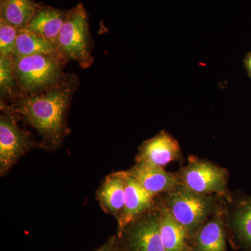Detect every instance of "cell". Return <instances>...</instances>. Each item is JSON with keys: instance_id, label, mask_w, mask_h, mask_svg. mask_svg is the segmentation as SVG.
Wrapping results in <instances>:
<instances>
[{"instance_id": "1", "label": "cell", "mask_w": 251, "mask_h": 251, "mask_svg": "<svg viewBox=\"0 0 251 251\" xmlns=\"http://www.w3.org/2000/svg\"><path fill=\"white\" fill-rule=\"evenodd\" d=\"M78 84L76 76L69 74L60 85L51 90L21 94L11 106L16 116L37 130L46 145L57 148L69 134L68 110Z\"/></svg>"}, {"instance_id": "2", "label": "cell", "mask_w": 251, "mask_h": 251, "mask_svg": "<svg viewBox=\"0 0 251 251\" xmlns=\"http://www.w3.org/2000/svg\"><path fill=\"white\" fill-rule=\"evenodd\" d=\"M15 77L21 93H41L57 87L66 80V62L59 54H36L13 56Z\"/></svg>"}, {"instance_id": "3", "label": "cell", "mask_w": 251, "mask_h": 251, "mask_svg": "<svg viewBox=\"0 0 251 251\" xmlns=\"http://www.w3.org/2000/svg\"><path fill=\"white\" fill-rule=\"evenodd\" d=\"M160 196L171 215L186 229L189 239L226 201V198L199 194L181 185Z\"/></svg>"}, {"instance_id": "4", "label": "cell", "mask_w": 251, "mask_h": 251, "mask_svg": "<svg viewBox=\"0 0 251 251\" xmlns=\"http://www.w3.org/2000/svg\"><path fill=\"white\" fill-rule=\"evenodd\" d=\"M59 53L67 61H75L84 69L92 65V39L88 14L83 5L77 4L69 11L67 21L56 41Z\"/></svg>"}, {"instance_id": "5", "label": "cell", "mask_w": 251, "mask_h": 251, "mask_svg": "<svg viewBox=\"0 0 251 251\" xmlns=\"http://www.w3.org/2000/svg\"><path fill=\"white\" fill-rule=\"evenodd\" d=\"M180 185L199 194L227 198L229 173L226 168L204 158L190 156L187 164L176 172Z\"/></svg>"}, {"instance_id": "6", "label": "cell", "mask_w": 251, "mask_h": 251, "mask_svg": "<svg viewBox=\"0 0 251 251\" xmlns=\"http://www.w3.org/2000/svg\"><path fill=\"white\" fill-rule=\"evenodd\" d=\"M0 108V174L2 176L32 148L34 143L30 134L18 126L12 107L1 100Z\"/></svg>"}, {"instance_id": "7", "label": "cell", "mask_w": 251, "mask_h": 251, "mask_svg": "<svg viewBox=\"0 0 251 251\" xmlns=\"http://www.w3.org/2000/svg\"><path fill=\"white\" fill-rule=\"evenodd\" d=\"M117 238L124 251H165L160 230L158 201L154 208L128 225Z\"/></svg>"}, {"instance_id": "8", "label": "cell", "mask_w": 251, "mask_h": 251, "mask_svg": "<svg viewBox=\"0 0 251 251\" xmlns=\"http://www.w3.org/2000/svg\"><path fill=\"white\" fill-rule=\"evenodd\" d=\"M135 162L165 168L173 162L184 161L179 143L166 130L144 141L139 147Z\"/></svg>"}, {"instance_id": "9", "label": "cell", "mask_w": 251, "mask_h": 251, "mask_svg": "<svg viewBox=\"0 0 251 251\" xmlns=\"http://www.w3.org/2000/svg\"><path fill=\"white\" fill-rule=\"evenodd\" d=\"M126 175L125 205L121 214L117 218V237L121 235L128 225L154 208L158 198L148 192L126 171Z\"/></svg>"}, {"instance_id": "10", "label": "cell", "mask_w": 251, "mask_h": 251, "mask_svg": "<svg viewBox=\"0 0 251 251\" xmlns=\"http://www.w3.org/2000/svg\"><path fill=\"white\" fill-rule=\"evenodd\" d=\"M226 201L190 239V251H227Z\"/></svg>"}, {"instance_id": "11", "label": "cell", "mask_w": 251, "mask_h": 251, "mask_svg": "<svg viewBox=\"0 0 251 251\" xmlns=\"http://www.w3.org/2000/svg\"><path fill=\"white\" fill-rule=\"evenodd\" d=\"M226 226L239 246L251 248V199L226 198Z\"/></svg>"}, {"instance_id": "12", "label": "cell", "mask_w": 251, "mask_h": 251, "mask_svg": "<svg viewBox=\"0 0 251 251\" xmlns=\"http://www.w3.org/2000/svg\"><path fill=\"white\" fill-rule=\"evenodd\" d=\"M126 172L154 197L170 192L180 185L176 173H170L165 168L147 163L135 162Z\"/></svg>"}, {"instance_id": "13", "label": "cell", "mask_w": 251, "mask_h": 251, "mask_svg": "<svg viewBox=\"0 0 251 251\" xmlns=\"http://www.w3.org/2000/svg\"><path fill=\"white\" fill-rule=\"evenodd\" d=\"M69 11L41 4L26 29L56 43L59 32L67 21Z\"/></svg>"}, {"instance_id": "14", "label": "cell", "mask_w": 251, "mask_h": 251, "mask_svg": "<svg viewBox=\"0 0 251 251\" xmlns=\"http://www.w3.org/2000/svg\"><path fill=\"white\" fill-rule=\"evenodd\" d=\"M158 209L160 230L165 251H190V239L187 232L171 215L161 196L158 198Z\"/></svg>"}, {"instance_id": "15", "label": "cell", "mask_w": 251, "mask_h": 251, "mask_svg": "<svg viewBox=\"0 0 251 251\" xmlns=\"http://www.w3.org/2000/svg\"><path fill=\"white\" fill-rule=\"evenodd\" d=\"M126 176V171L108 175L97 191V198L103 210L117 219L125 205Z\"/></svg>"}, {"instance_id": "16", "label": "cell", "mask_w": 251, "mask_h": 251, "mask_svg": "<svg viewBox=\"0 0 251 251\" xmlns=\"http://www.w3.org/2000/svg\"><path fill=\"white\" fill-rule=\"evenodd\" d=\"M40 4L34 0H0V18L19 30L25 29Z\"/></svg>"}, {"instance_id": "17", "label": "cell", "mask_w": 251, "mask_h": 251, "mask_svg": "<svg viewBox=\"0 0 251 251\" xmlns=\"http://www.w3.org/2000/svg\"><path fill=\"white\" fill-rule=\"evenodd\" d=\"M36 54L61 55L56 43L48 40L45 38L28 30L26 28L20 29L13 56L24 57Z\"/></svg>"}, {"instance_id": "18", "label": "cell", "mask_w": 251, "mask_h": 251, "mask_svg": "<svg viewBox=\"0 0 251 251\" xmlns=\"http://www.w3.org/2000/svg\"><path fill=\"white\" fill-rule=\"evenodd\" d=\"M13 56L0 54V96L1 100H14L21 94L15 77Z\"/></svg>"}, {"instance_id": "19", "label": "cell", "mask_w": 251, "mask_h": 251, "mask_svg": "<svg viewBox=\"0 0 251 251\" xmlns=\"http://www.w3.org/2000/svg\"><path fill=\"white\" fill-rule=\"evenodd\" d=\"M19 29L0 18V54L13 56Z\"/></svg>"}, {"instance_id": "20", "label": "cell", "mask_w": 251, "mask_h": 251, "mask_svg": "<svg viewBox=\"0 0 251 251\" xmlns=\"http://www.w3.org/2000/svg\"><path fill=\"white\" fill-rule=\"evenodd\" d=\"M117 242V237H111L103 245L94 251H110Z\"/></svg>"}, {"instance_id": "21", "label": "cell", "mask_w": 251, "mask_h": 251, "mask_svg": "<svg viewBox=\"0 0 251 251\" xmlns=\"http://www.w3.org/2000/svg\"><path fill=\"white\" fill-rule=\"evenodd\" d=\"M246 67H247L249 74L251 75V53L247 56V59H245Z\"/></svg>"}, {"instance_id": "22", "label": "cell", "mask_w": 251, "mask_h": 251, "mask_svg": "<svg viewBox=\"0 0 251 251\" xmlns=\"http://www.w3.org/2000/svg\"><path fill=\"white\" fill-rule=\"evenodd\" d=\"M110 251H124L123 249H122V247H120V244H119L118 238H117V242L116 244H115V245L114 246L113 248H112Z\"/></svg>"}]
</instances>
